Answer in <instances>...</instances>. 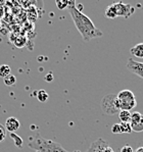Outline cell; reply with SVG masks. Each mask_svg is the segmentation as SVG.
<instances>
[{"instance_id":"7a4b0ae2","label":"cell","mask_w":143,"mask_h":152,"mask_svg":"<svg viewBox=\"0 0 143 152\" xmlns=\"http://www.w3.org/2000/svg\"><path fill=\"white\" fill-rule=\"evenodd\" d=\"M31 139L29 147L36 152H69L57 142L44 139L43 137L40 136V134H36V136Z\"/></svg>"},{"instance_id":"4316f807","label":"cell","mask_w":143,"mask_h":152,"mask_svg":"<svg viewBox=\"0 0 143 152\" xmlns=\"http://www.w3.org/2000/svg\"><path fill=\"white\" fill-rule=\"evenodd\" d=\"M74 152H81V151H79V150H78V151H74Z\"/></svg>"},{"instance_id":"4fadbf2b","label":"cell","mask_w":143,"mask_h":152,"mask_svg":"<svg viewBox=\"0 0 143 152\" xmlns=\"http://www.w3.org/2000/svg\"><path fill=\"white\" fill-rule=\"evenodd\" d=\"M11 74V69L7 64H2L0 65V78L4 79L5 77L9 76Z\"/></svg>"},{"instance_id":"d6986e66","label":"cell","mask_w":143,"mask_h":152,"mask_svg":"<svg viewBox=\"0 0 143 152\" xmlns=\"http://www.w3.org/2000/svg\"><path fill=\"white\" fill-rule=\"evenodd\" d=\"M55 3L59 10H64V9L67 8V6H69V1H67V0H57Z\"/></svg>"},{"instance_id":"8fae6325","label":"cell","mask_w":143,"mask_h":152,"mask_svg":"<svg viewBox=\"0 0 143 152\" xmlns=\"http://www.w3.org/2000/svg\"><path fill=\"white\" fill-rule=\"evenodd\" d=\"M131 114L132 112L128 110H120L119 112V118L121 123H130L131 121Z\"/></svg>"},{"instance_id":"ba28073f","label":"cell","mask_w":143,"mask_h":152,"mask_svg":"<svg viewBox=\"0 0 143 152\" xmlns=\"http://www.w3.org/2000/svg\"><path fill=\"white\" fill-rule=\"evenodd\" d=\"M126 66L131 72L143 79V62L136 61L133 58H129Z\"/></svg>"},{"instance_id":"603a6c76","label":"cell","mask_w":143,"mask_h":152,"mask_svg":"<svg viewBox=\"0 0 143 152\" xmlns=\"http://www.w3.org/2000/svg\"><path fill=\"white\" fill-rule=\"evenodd\" d=\"M44 80H45L46 82H48V83L52 82V81H53V76H52V74H51V72H49V74H47L45 77H44Z\"/></svg>"},{"instance_id":"3957f363","label":"cell","mask_w":143,"mask_h":152,"mask_svg":"<svg viewBox=\"0 0 143 152\" xmlns=\"http://www.w3.org/2000/svg\"><path fill=\"white\" fill-rule=\"evenodd\" d=\"M117 107L120 110L130 111L137 105L134 93L131 90H122L117 95L116 99Z\"/></svg>"},{"instance_id":"2e32d148","label":"cell","mask_w":143,"mask_h":152,"mask_svg":"<svg viewBox=\"0 0 143 152\" xmlns=\"http://www.w3.org/2000/svg\"><path fill=\"white\" fill-rule=\"evenodd\" d=\"M3 82L6 86H13V85H15V83H16V78L15 75L10 74L9 76L5 77V78L3 79Z\"/></svg>"},{"instance_id":"ac0fdd59","label":"cell","mask_w":143,"mask_h":152,"mask_svg":"<svg viewBox=\"0 0 143 152\" xmlns=\"http://www.w3.org/2000/svg\"><path fill=\"white\" fill-rule=\"evenodd\" d=\"M13 42H15V45L16 47L22 48V47H24L26 45V43H27V39H26L25 37H18V38H16L15 41H13Z\"/></svg>"},{"instance_id":"6da1fadb","label":"cell","mask_w":143,"mask_h":152,"mask_svg":"<svg viewBox=\"0 0 143 152\" xmlns=\"http://www.w3.org/2000/svg\"><path fill=\"white\" fill-rule=\"evenodd\" d=\"M67 9H69L70 15L75 24V27L77 28V30L81 34L82 38L85 42L101 37L103 35V33L95 27V25L93 24L89 16L77 9L75 1H69Z\"/></svg>"},{"instance_id":"9c48e42d","label":"cell","mask_w":143,"mask_h":152,"mask_svg":"<svg viewBox=\"0 0 143 152\" xmlns=\"http://www.w3.org/2000/svg\"><path fill=\"white\" fill-rule=\"evenodd\" d=\"M5 130L8 131L9 133H15L16 131L20 129L21 127V123L20 121L16 118H13V116H10L5 121Z\"/></svg>"},{"instance_id":"9a60e30c","label":"cell","mask_w":143,"mask_h":152,"mask_svg":"<svg viewBox=\"0 0 143 152\" xmlns=\"http://www.w3.org/2000/svg\"><path fill=\"white\" fill-rule=\"evenodd\" d=\"M10 137H11V139L13 140V142H15V146L18 147V148H22L23 144H24V141H23L22 138H21L20 136H18L15 133H10Z\"/></svg>"},{"instance_id":"8992f818","label":"cell","mask_w":143,"mask_h":152,"mask_svg":"<svg viewBox=\"0 0 143 152\" xmlns=\"http://www.w3.org/2000/svg\"><path fill=\"white\" fill-rule=\"evenodd\" d=\"M86 152H114L109 144L102 138H98L91 143L90 147Z\"/></svg>"},{"instance_id":"5b68a950","label":"cell","mask_w":143,"mask_h":152,"mask_svg":"<svg viewBox=\"0 0 143 152\" xmlns=\"http://www.w3.org/2000/svg\"><path fill=\"white\" fill-rule=\"evenodd\" d=\"M116 13L118 16H123L124 18H129L133 13L135 12V7H133L131 4L124 3V2H114L112 3Z\"/></svg>"},{"instance_id":"5bb4252c","label":"cell","mask_w":143,"mask_h":152,"mask_svg":"<svg viewBox=\"0 0 143 152\" xmlns=\"http://www.w3.org/2000/svg\"><path fill=\"white\" fill-rule=\"evenodd\" d=\"M48 93L46 92L45 90H38V92H37V99L39 100L40 102H46L48 100Z\"/></svg>"},{"instance_id":"d4e9b609","label":"cell","mask_w":143,"mask_h":152,"mask_svg":"<svg viewBox=\"0 0 143 152\" xmlns=\"http://www.w3.org/2000/svg\"><path fill=\"white\" fill-rule=\"evenodd\" d=\"M3 16V9H2V7H0V18Z\"/></svg>"},{"instance_id":"277c9868","label":"cell","mask_w":143,"mask_h":152,"mask_svg":"<svg viewBox=\"0 0 143 152\" xmlns=\"http://www.w3.org/2000/svg\"><path fill=\"white\" fill-rule=\"evenodd\" d=\"M116 99H117V95L114 94L106 95V96L102 98L101 109L105 114H107V115H114V114H116L120 110L118 107H117Z\"/></svg>"},{"instance_id":"ffe728a7","label":"cell","mask_w":143,"mask_h":152,"mask_svg":"<svg viewBox=\"0 0 143 152\" xmlns=\"http://www.w3.org/2000/svg\"><path fill=\"white\" fill-rule=\"evenodd\" d=\"M111 133H112V134H122L121 126H120V124L117 123V124H114V125H112Z\"/></svg>"},{"instance_id":"cb8c5ba5","label":"cell","mask_w":143,"mask_h":152,"mask_svg":"<svg viewBox=\"0 0 143 152\" xmlns=\"http://www.w3.org/2000/svg\"><path fill=\"white\" fill-rule=\"evenodd\" d=\"M135 152H143V147H139L135 150Z\"/></svg>"},{"instance_id":"7402d4cb","label":"cell","mask_w":143,"mask_h":152,"mask_svg":"<svg viewBox=\"0 0 143 152\" xmlns=\"http://www.w3.org/2000/svg\"><path fill=\"white\" fill-rule=\"evenodd\" d=\"M121 152H134V150L130 145H125L121 148Z\"/></svg>"},{"instance_id":"e0dca14e","label":"cell","mask_w":143,"mask_h":152,"mask_svg":"<svg viewBox=\"0 0 143 152\" xmlns=\"http://www.w3.org/2000/svg\"><path fill=\"white\" fill-rule=\"evenodd\" d=\"M121 126V131L122 134H131L132 133V128H131L130 123H120Z\"/></svg>"},{"instance_id":"44dd1931","label":"cell","mask_w":143,"mask_h":152,"mask_svg":"<svg viewBox=\"0 0 143 152\" xmlns=\"http://www.w3.org/2000/svg\"><path fill=\"white\" fill-rule=\"evenodd\" d=\"M6 137V130L3 125L0 124V142H2Z\"/></svg>"},{"instance_id":"7c38bea8","label":"cell","mask_w":143,"mask_h":152,"mask_svg":"<svg viewBox=\"0 0 143 152\" xmlns=\"http://www.w3.org/2000/svg\"><path fill=\"white\" fill-rule=\"evenodd\" d=\"M104 15H105V18H111V20H114V18H118V15H117L116 10H114L112 4H111L109 6H107L106 9H105V11H104Z\"/></svg>"},{"instance_id":"30bf717a","label":"cell","mask_w":143,"mask_h":152,"mask_svg":"<svg viewBox=\"0 0 143 152\" xmlns=\"http://www.w3.org/2000/svg\"><path fill=\"white\" fill-rule=\"evenodd\" d=\"M130 53L135 57L143 58V43H139L130 49Z\"/></svg>"},{"instance_id":"484cf974","label":"cell","mask_w":143,"mask_h":152,"mask_svg":"<svg viewBox=\"0 0 143 152\" xmlns=\"http://www.w3.org/2000/svg\"><path fill=\"white\" fill-rule=\"evenodd\" d=\"M0 29H1V22H0Z\"/></svg>"},{"instance_id":"52a82bcc","label":"cell","mask_w":143,"mask_h":152,"mask_svg":"<svg viewBox=\"0 0 143 152\" xmlns=\"http://www.w3.org/2000/svg\"><path fill=\"white\" fill-rule=\"evenodd\" d=\"M130 125L132 128V132L141 133L143 132V114L140 112L135 111L131 114Z\"/></svg>"}]
</instances>
